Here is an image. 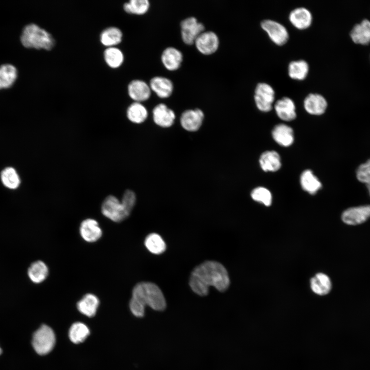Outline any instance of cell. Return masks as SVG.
Segmentation results:
<instances>
[{
    "label": "cell",
    "instance_id": "1",
    "mask_svg": "<svg viewBox=\"0 0 370 370\" xmlns=\"http://www.w3.org/2000/svg\"><path fill=\"white\" fill-rule=\"evenodd\" d=\"M229 285L230 279L226 269L215 261H207L196 266L189 279L191 289L200 296L207 295L211 286L220 292H224Z\"/></svg>",
    "mask_w": 370,
    "mask_h": 370
},
{
    "label": "cell",
    "instance_id": "2",
    "mask_svg": "<svg viewBox=\"0 0 370 370\" xmlns=\"http://www.w3.org/2000/svg\"><path fill=\"white\" fill-rule=\"evenodd\" d=\"M132 295L129 307L135 317H142L146 306L157 311H162L166 308V301L162 291L153 283L142 282L137 284L132 290Z\"/></svg>",
    "mask_w": 370,
    "mask_h": 370
},
{
    "label": "cell",
    "instance_id": "3",
    "mask_svg": "<svg viewBox=\"0 0 370 370\" xmlns=\"http://www.w3.org/2000/svg\"><path fill=\"white\" fill-rule=\"evenodd\" d=\"M21 42L26 48L51 50L55 40L50 33L35 24L25 26L21 35Z\"/></svg>",
    "mask_w": 370,
    "mask_h": 370
},
{
    "label": "cell",
    "instance_id": "4",
    "mask_svg": "<svg viewBox=\"0 0 370 370\" xmlns=\"http://www.w3.org/2000/svg\"><path fill=\"white\" fill-rule=\"evenodd\" d=\"M32 346L39 355H45L53 348L55 343V336L49 326L43 324L33 334Z\"/></svg>",
    "mask_w": 370,
    "mask_h": 370
},
{
    "label": "cell",
    "instance_id": "5",
    "mask_svg": "<svg viewBox=\"0 0 370 370\" xmlns=\"http://www.w3.org/2000/svg\"><path fill=\"white\" fill-rule=\"evenodd\" d=\"M101 210L105 217L116 223L122 221L131 214L121 201L111 195L105 198Z\"/></svg>",
    "mask_w": 370,
    "mask_h": 370
},
{
    "label": "cell",
    "instance_id": "6",
    "mask_svg": "<svg viewBox=\"0 0 370 370\" xmlns=\"http://www.w3.org/2000/svg\"><path fill=\"white\" fill-rule=\"evenodd\" d=\"M254 99L257 108L263 112H268L272 108L275 99V92L269 84L261 82L257 84Z\"/></svg>",
    "mask_w": 370,
    "mask_h": 370
},
{
    "label": "cell",
    "instance_id": "7",
    "mask_svg": "<svg viewBox=\"0 0 370 370\" xmlns=\"http://www.w3.org/2000/svg\"><path fill=\"white\" fill-rule=\"evenodd\" d=\"M181 39L188 45L194 44L196 38L205 31L204 25L194 17H188L180 23Z\"/></svg>",
    "mask_w": 370,
    "mask_h": 370
},
{
    "label": "cell",
    "instance_id": "8",
    "mask_svg": "<svg viewBox=\"0 0 370 370\" xmlns=\"http://www.w3.org/2000/svg\"><path fill=\"white\" fill-rule=\"evenodd\" d=\"M261 26L275 44L281 46L288 41V32L286 28L281 23L271 20H265L262 21Z\"/></svg>",
    "mask_w": 370,
    "mask_h": 370
},
{
    "label": "cell",
    "instance_id": "9",
    "mask_svg": "<svg viewBox=\"0 0 370 370\" xmlns=\"http://www.w3.org/2000/svg\"><path fill=\"white\" fill-rule=\"evenodd\" d=\"M194 44L200 53L208 55L214 53L217 50L219 40L214 32L204 31L196 38Z\"/></svg>",
    "mask_w": 370,
    "mask_h": 370
},
{
    "label": "cell",
    "instance_id": "10",
    "mask_svg": "<svg viewBox=\"0 0 370 370\" xmlns=\"http://www.w3.org/2000/svg\"><path fill=\"white\" fill-rule=\"evenodd\" d=\"M343 221L348 225H357L370 218V205L354 207L346 209L341 216Z\"/></svg>",
    "mask_w": 370,
    "mask_h": 370
},
{
    "label": "cell",
    "instance_id": "11",
    "mask_svg": "<svg viewBox=\"0 0 370 370\" xmlns=\"http://www.w3.org/2000/svg\"><path fill=\"white\" fill-rule=\"evenodd\" d=\"M204 117V113L200 109L186 110L180 116V124L186 131L195 132L201 127Z\"/></svg>",
    "mask_w": 370,
    "mask_h": 370
},
{
    "label": "cell",
    "instance_id": "12",
    "mask_svg": "<svg viewBox=\"0 0 370 370\" xmlns=\"http://www.w3.org/2000/svg\"><path fill=\"white\" fill-rule=\"evenodd\" d=\"M79 232L82 238L88 243L97 242L102 235V231L98 221L92 218L83 220L80 226Z\"/></svg>",
    "mask_w": 370,
    "mask_h": 370
},
{
    "label": "cell",
    "instance_id": "13",
    "mask_svg": "<svg viewBox=\"0 0 370 370\" xmlns=\"http://www.w3.org/2000/svg\"><path fill=\"white\" fill-rule=\"evenodd\" d=\"M153 118L156 124L162 127L171 126L175 119V114L164 103H159L153 109Z\"/></svg>",
    "mask_w": 370,
    "mask_h": 370
},
{
    "label": "cell",
    "instance_id": "14",
    "mask_svg": "<svg viewBox=\"0 0 370 370\" xmlns=\"http://www.w3.org/2000/svg\"><path fill=\"white\" fill-rule=\"evenodd\" d=\"M127 90L130 98L135 102L140 103L147 100L152 91L149 84L139 79L132 81L128 85Z\"/></svg>",
    "mask_w": 370,
    "mask_h": 370
},
{
    "label": "cell",
    "instance_id": "15",
    "mask_svg": "<svg viewBox=\"0 0 370 370\" xmlns=\"http://www.w3.org/2000/svg\"><path fill=\"white\" fill-rule=\"evenodd\" d=\"M152 91L160 98L166 99L170 97L174 90L172 81L168 78L155 76L152 78L149 83Z\"/></svg>",
    "mask_w": 370,
    "mask_h": 370
},
{
    "label": "cell",
    "instance_id": "16",
    "mask_svg": "<svg viewBox=\"0 0 370 370\" xmlns=\"http://www.w3.org/2000/svg\"><path fill=\"white\" fill-rule=\"evenodd\" d=\"M305 110L310 115H321L323 114L327 107L325 98L317 93L308 94L304 100Z\"/></svg>",
    "mask_w": 370,
    "mask_h": 370
},
{
    "label": "cell",
    "instance_id": "17",
    "mask_svg": "<svg viewBox=\"0 0 370 370\" xmlns=\"http://www.w3.org/2000/svg\"><path fill=\"white\" fill-rule=\"evenodd\" d=\"M161 61L164 67L169 71L179 68L183 61L182 52L176 48L168 47L165 48L161 55Z\"/></svg>",
    "mask_w": 370,
    "mask_h": 370
},
{
    "label": "cell",
    "instance_id": "18",
    "mask_svg": "<svg viewBox=\"0 0 370 370\" xmlns=\"http://www.w3.org/2000/svg\"><path fill=\"white\" fill-rule=\"evenodd\" d=\"M274 107L277 116L282 120L290 121L296 118L295 103L288 97H284L278 100Z\"/></svg>",
    "mask_w": 370,
    "mask_h": 370
},
{
    "label": "cell",
    "instance_id": "19",
    "mask_svg": "<svg viewBox=\"0 0 370 370\" xmlns=\"http://www.w3.org/2000/svg\"><path fill=\"white\" fill-rule=\"evenodd\" d=\"M291 24L299 29L308 28L312 21L311 12L305 7H298L292 10L289 14Z\"/></svg>",
    "mask_w": 370,
    "mask_h": 370
},
{
    "label": "cell",
    "instance_id": "20",
    "mask_svg": "<svg viewBox=\"0 0 370 370\" xmlns=\"http://www.w3.org/2000/svg\"><path fill=\"white\" fill-rule=\"evenodd\" d=\"M272 136L278 144L284 147L290 146L294 141L293 131L285 124L275 125L272 131Z\"/></svg>",
    "mask_w": 370,
    "mask_h": 370
},
{
    "label": "cell",
    "instance_id": "21",
    "mask_svg": "<svg viewBox=\"0 0 370 370\" xmlns=\"http://www.w3.org/2000/svg\"><path fill=\"white\" fill-rule=\"evenodd\" d=\"M261 169L265 172H276L281 167V159L280 155L274 151H267L263 152L259 159Z\"/></svg>",
    "mask_w": 370,
    "mask_h": 370
},
{
    "label": "cell",
    "instance_id": "22",
    "mask_svg": "<svg viewBox=\"0 0 370 370\" xmlns=\"http://www.w3.org/2000/svg\"><path fill=\"white\" fill-rule=\"evenodd\" d=\"M99 305L98 298L92 293L86 294L77 304L79 312L88 317H92L96 314Z\"/></svg>",
    "mask_w": 370,
    "mask_h": 370
},
{
    "label": "cell",
    "instance_id": "23",
    "mask_svg": "<svg viewBox=\"0 0 370 370\" xmlns=\"http://www.w3.org/2000/svg\"><path fill=\"white\" fill-rule=\"evenodd\" d=\"M350 35L355 43L368 44L370 43V22L364 20L360 24H356L351 30Z\"/></svg>",
    "mask_w": 370,
    "mask_h": 370
},
{
    "label": "cell",
    "instance_id": "24",
    "mask_svg": "<svg viewBox=\"0 0 370 370\" xmlns=\"http://www.w3.org/2000/svg\"><path fill=\"white\" fill-rule=\"evenodd\" d=\"M300 184L305 191L311 195L317 193L322 186L320 181L310 170H306L302 173Z\"/></svg>",
    "mask_w": 370,
    "mask_h": 370
},
{
    "label": "cell",
    "instance_id": "25",
    "mask_svg": "<svg viewBox=\"0 0 370 370\" xmlns=\"http://www.w3.org/2000/svg\"><path fill=\"white\" fill-rule=\"evenodd\" d=\"M27 273L29 279L33 283L39 284L46 280L49 274V269L44 262L38 260L31 263Z\"/></svg>",
    "mask_w": 370,
    "mask_h": 370
},
{
    "label": "cell",
    "instance_id": "26",
    "mask_svg": "<svg viewBox=\"0 0 370 370\" xmlns=\"http://www.w3.org/2000/svg\"><path fill=\"white\" fill-rule=\"evenodd\" d=\"M310 287L315 293L320 295H324L330 292L331 282L326 274L319 273L311 279Z\"/></svg>",
    "mask_w": 370,
    "mask_h": 370
},
{
    "label": "cell",
    "instance_id": "27",
    "mask_svg": "<svg viewBox=\"0 0 370 370\" xmlns=\"http://www.w3.org/2000/svg\"><path fill=\"white\" fill-rule=\"evenodd\" d=\"M17 76L16 67L10 64L0 66V89L12 86Z\"/></svg>",
    "mask_w": 370,
    "mask_h": 370
},
{
    "label": "cell",
    "instance_id": "28",
    "mask_svg": "<svg viewBox=\"0 0 370 370\" xmlns=\"http://www.w3.org/2000/svg\"><path fill=\"white\" fill-rule=\"evenodd\" d=\"M127 117L132 122L137 124L143 123L147 118L146 107L140 102H134L127 108Z\"/></svg>",
    "mask_w": 370,
    "mask_h": 370
},
{
    "label": "cell",
    "instance_id": "29",
    "mask_svg": "<svg viewBox=\"0 0 370 370\" xmlns=\"http://www.w3.org/2000/svg\"><path fill=\"white\" fill-rule=\"evenodd\" d=\"M122 39V32L120 29L116 27H109L105 29L101 33L100 39L104 46L114 47L119 44Z\"/></svg>",
    "mask_w": 370,
    "mask_h": 370
},
{
    "label": "cell",
    "instance_id": "30",
    "mask_svg": "<svg viewBox=\"0 0 370 370\" xmlns=\"http://www.w3.org/2000/svg\"><path fill=\"white\" fill-rule=\"evenodd\" d=\"M288 72L291 79L303 80L308 73L309 65L303 60L291 61L288 65Z\"/></svg>",
    "mask_w": 370,
    "mask_h": 370
},
{
    "label": "cell",
    "instance_id": "31",
    "mask_svg": "<svg viewBox=\"0 0 370 370\" xmlns=\"http://www.w3.org/2000/svg\"><path fill=\"white\" fill-rule=\"evenodd\" d=\"M144 245L152 253L160 254L166 249V244L161 236L158 234H149L145 238Z\"/></svg>",
    "mask_w": 370,
    "mask_h": 370
},
{
    "label": "cell",
    "instance_id": "32",
    "mask_svg": "<svg viewBox=\"0 0 370 370\" xmlns=\"http://www.w3.org/2000/svg\"><path fill=\"white\" fill-rule=\"evenodd\" d=\"M89 334V329L85 324L76 322L70 327L68 335L72 343L79 344L84 341Z\"/></svg>",
    "mask_w": 370,
    "mask_h": 370
},
{
    "label": "cell",
    "instance_id": "33",
    "mask_svg": "<svg viewBox=\"0 0 370 370\" xmlns=\"http://www.w3.org/2000/svg\"><path fill=\"white\" fill-rule=\"evenodd\" d=\"M104 58L106 64L113 68L120 66L124 61L123 52L114 46L108 47L105 50Z\"/></svg>",
    "mask_w": 370,
    "mask_h": 370
},
{
    "label": "cell",
    "instance_id": "34",
    "mask_svg": "<svg viewBox=\"0 0 370 370\" xmlns=\"http://www.w3.org/2000/svg\"><path fill=\"white\" fill-rule=\"evenodd\" d=\"M150 3L148 0H131L123 5L124 10L130 14L143 15L149 10Z\"/></svg>",
    "mask_w": 370,
    "mask_h": 370
},
{
    "label": "cell",
    "instance_id": "35",
    "mask_svg": "<svg viewBox=\"0 0 370 370\" xmlns=\"http://www.w3.org/2000/svg\"><path fill=\"white\" fill-rule=\"evenodd\" d=\"M2 182L6 187L14 189L20 184V179L14 169L7 168L1 173Z\"/></svg>",
    "mask_w": 370,
    "mask_h": 370
},
{
    "label": "cell",
    "instance_id": "36",
    "mask_svg": "<svg viewBox=\"0 0 370 370\" xmlns=\"http://www.w3.org/2000/svg\"><path fill=\"white\" fill-rule=\"evenodd\" d=\"M251 198L257 202L269 206L272 203V194L270 191L263 187L254 188L251 192Z\"/></svg>",
    "mask_w": 370,
    "mask_h": 370
},
{
    "label": "cell",
    "instance_id": "37",
    "mask_svg": "<svg viewBox=\"0 0 370 370\" xmlns=\"http://www.w3.org/2000/svg\"><path fill=\"white\" fill-rule=\"evenodd\" d=\"M356 177L360 182L365 184L370 182V159L358 167Z\"/></svg>",
    "mask_w": 370,
    "mask_h": 370
},
{
    "label": "cell",
    "instance_id": "38",
    "mask_svg": "<svg viewBox=\"0 0 370 370\" xmlns=\"http://www.w3.org/2000/svg\"><path fill=\"white\" fill-rule=\"evenodd\" d=\"M121 201L126 209L131 213L136 201L135 192L131 190H126L123 193Z\"/></svg>",
    "mask_w": 370,
    "mask_h": 370
},
{
    "label": "cell",
    "instance_id": "39",
    "mask_svg": "<svg viewBox=\"0 0 370 370\" xmlns=\"http://www.w3.org/2000/svg\"><path fill=\"white\" fill-rule=\"evenodd\" d=\"M366 187H367V190H368L369 194V195H370V182H369L368 183L366 184Z\"/></svg>",
    "mask_w": 370,
    "mask_h": 370
},
{
    "label": "cell",
    "instance_id": "40",
    "mask_svg": "<svg viewBox=\"0 0 370 370\" xmlns=\"http://www.w3.org/2000/svg\"><path fill=\"white\" fill-rule=\"evenodd\" d=\"M2 349L0 347V355L2 354Z\"/></svg>",
    "mask_w": 370,
    "mask_h": 370
}]
</instances>
